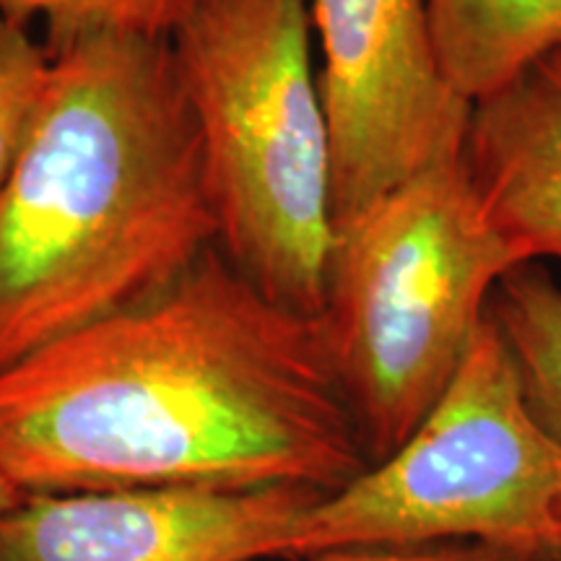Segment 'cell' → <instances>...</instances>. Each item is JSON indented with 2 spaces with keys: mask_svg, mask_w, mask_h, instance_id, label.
I'll return each mask as SVG.
<instances>
[{
  "mask_svg": "<svg viewBox=\"0 0 561 561\" xmlns=\"http://www.w3.org/2000/svg\"><path fill=\"white\" fill-rule=\"evenodd\" d=\"M369 468L320 314L210 248L170 289L0 371V476L19 494L307 486Z\"/></svg>",
  "mask_w": 561,
  "mask_h": 561,
  "instance_id": "1",
  "label": "cell"
},
{
  "mask_svg": "<svg viewBox=\"0 0 561 561\" xmlns=\"http://www.w3.org/2000/svg\"><path fill=\"white\" fill-rule=\"evenodd\" d=\"M47 53L45 100L0 195V371L157 297L216 248L170 39L100 32Z\"/></svg>",
  "mask_w": 561,
  "mask_h": 561,
  "instance_id": "2",
  "label": "cell"
},
{
  "mask_svg": "<svg viewBox=\"0 0 561 561\" xmlns=\"http://www.w3.org/2000/svg\"><path fill=\"white\" fill-rule=\"evenodd\" d=\"M310 0H198L172 32L216 248L273 301L320 314L335 240Z\"/></svg>",
  "mask_w": 561,
  "mask_h": 561,
  "instance_id": "3",
  "label": "cell"
},
{
  "mask_svg": "<svg viewBox=\"0 0 561 561\" xmlns=\"http://www.w3.org/2000/svg\"><path fill=\"white\" fill-rule=\"evenodd\" d=\"M517 265L462 159L413 174L335 229L320 320L369 466L434 409Z\"/></svg>",
  "mask_w": 561,
  "mask_h": 561,
  "instance_id": "4",
  "label": "cell"
},
{
  "mask_svg": "<svg viewBox=\"0 0 561 561\" xmlns=\"http://www.w3.org/2000/svg\"><path fill=\"white\" fill-rule=\"evenodd\" d=\"M426 543H473L512 561H561V445L525 405L489 318L416 432L312 504L289 559Z\"/></svg>",
  "mask_w": 561,
  "mask_h": 561,
  "instance_id": "5",
  "label": "cell"
},
{
  "mask_svg": "<svg viewBox=\"0 0 561 561\" xmlns=\"http://www.w3.org/2000/svg\"><path fill=\"white\" fill-rule=\"evenodd\" d=\"M310 13L339 229L413 174L460 159L473 104L442 73L426 0H310Z\"/></svg>",
  "mask_w": 561,
  "mask_h": 561,
  "instance_id": "6",
  "label": "cell"
},
{
  "mask_svg": "<svg viewBox=\"0 0 561 561\" xmlns=\"http://www.w3.org/2000/svg\"><path fill=\"white\" fill-rule=\"evenodd\" d=\"M320 496L307 486L19 494L0 515V561L289 559Z\"/></svg>",
  "mask_w": 561,
  "mask_h": 561,
  "instance_id": "7",
  "label": "cell"
},
{
  "mask_svg": "<svg viewBox=\"0 0 561 561\" xmlns=\"http://www.w3.org/2000/svg\"><path fill=\"white\" fill-rule=\"evenodd\" d=\"M460 159L483 216L525 263L561 257V53L473 102Z\"/></svg>",
  "mask_w": 561,
  "mask_h": 561,
  "instance_id": "8",
  "label": "cell"
},
{
  "mask_svg": "<svg viewBox=\"0 0 561 561\" xmlns=\"http://www.w3.org/2000/svg\"><path fill=\"white\" fill-rule=\"evenodd\" d=\"M434 53L466 102L561 53V0H426Z\"/></svg>",
  "mask_w": 561,
  "mask_h": 561,
  "instance_id": "9",
  "label": "cell"
},
{
  "mask_svg": "<svg viewBox=\"0 0 561 561\" xmlns=\"http://www.w3.org/2000/svg\"><path fill=\"white\" fill-rule=\"evenodd\" d=\"M486 318L507 348L525 405L561 445V286L543 265L510 271L491 291Z\"/></svg>",
  "mask_w": 561,
  "mask_h": 561,
  "instance_id": "10",
  "label": "cell"
},
{
  "mask_svg": "<svg viewBox=\"0 0 561 561\" xmlns=\"http://www.w3.org/2000/svg\"><path fill=\"white\" fill-rule=\"evenodd\" d=\"M198 0H0V16L34 30L42 45L58 50L100 32L170 39Z\"/></svg>",
  "mask_w": 561,
  "mask_h": 561,
  "instance_id": "11",
  "label": "cell"
},
{
  "mask_svg": "<svg viewBox=\"0 0 561 561\" xmlns=\"http://www.w3.org/2000/svg\"><path fill=\"white\" fill-rule=\"evenodd\" d=\"M50 79V53L34 30L0 16V195L30 144Z\"/></svg>",
  "mask_w": 561,
  "mask_h": 561,
  "instance_id": "12",
  "label": "cell"
},
{
  "mask_svg": "<svg viewBox=\"0 0 561 561\" xmlns=\"http://www.w3.org/2000/svg\"><path fill=\"white\" fill-rule=\"evenodd\" d=\"M307 561H512L502 553L473 543H426V546H354L318 553Z\"/></svg>",
  "mask_w": 561,
  "mask_h": 561,
  "instance_id": "13",
  "label": "cell"
},
{
  "mask_svg": "<svg viewBox=\"0 0 561 561\" xmlns=\"http://www.w3.org/2000/svg\"><path fill=\"white\" fill-rule=\"evenodd\" d=\"M16 496H19V491L13 489L11 483L3 479V476H0V515H3V512L9 510L13 502H16Z\"/></svg>",
  "mask_w": 561,
  "mask_h": 561,
  "instance_id": "14",
  "label": "cell"
}]
</instances>
